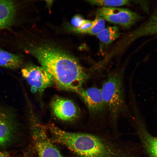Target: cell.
Returning a JSON list of instances; mask_svg holds the SVG:
<instances>
[{
  "label": "cell",
  "instance_id": "cell-1",
  "mask_svg": "<svg viewBox=\"0 0 157 157\" xmlns=\"http://www.w3.org/2000/svg\"><path fill=\"white\" fill-rule=\"evenodd\" d=\"M50 131L56 142L65 146L76 157H133L127 144L108 130L72 132L53 125Z\"/></svg>",
  "mask_w": 157,
  "mask_h": 157
},
{
  "label": "cell",
  "instance_id": "cell-2",
  "mask_svg": "<svg viewBox=\"0 0 157 157\" xmlns=\"http://www.w3.org/2000/svg\"><path fill=\"white\" fill-rule=\"evenodd\" d=\"M31 52L60 89L78 94L89 77L76 58L61 50L44 46L34 47Z\"/></svg>",
  "mask_w": 157,
  "mask_h": 157
},
{
  "label": "cell",
  "instance_id": "cell-3",
  "mask_svg": "<svg viewBox=\"0 0 157 157\" xmlns=\"http://www.w3.org/2000/svg\"><path fill=\"white\" fill-rule=\"evenodd\" d=\"M123 72L110 74L101 88L106 108L109 113V130L114 135L120 136L118 127L120 116L127 112L123 83Z\"/></svg>",
  "mask_w": 157,
  "mask_h": 157
},
{
  "label": "cell",
  "instance_id": "cell-4",
  "mask_svg": "<svg viewBox=\"0 0 157 157\" xmlns=\"http://www.w3.org/2000/svg\"><path fill=\"white\" fill-rule=\"evenodd\" d=\"M31 126L38 157H63L48 137L44 126L41 123L33 118Z\"/></svg>",
  "mask_w": 157,
  "mask_h": 157
},
{
  "label": "cell",
  "instance_id": "cell-5",
  "mask_svg": "<svg viewBox=\"0 0 157 157\" xmlns=\"http://www.w3.org/2000/svg\"><path fill=\"white\" fill-rule=\"evenodd\" d=\"M21 73L34 93L40 94L53 83L50 74L42 66L27 65L22 69Z\"/></svg>",
  "mask_w": 157,
  "mask_h": 157
},
{
  "label": "cell",
  "instance_id": "cell-6",
  "mask_svg": "<svg viewBox=\"0 0 157 157\" xmlns=\"http://www.w3.org/2000/svg\"><path fill=\"white\" fill-rule=\"evenodd\" d=\"M97 16L111 23L129 28L141 19L138 14L129 9L115 7H103L97 11Z\"/></svg>",
  "mask_w": 157,
  "mask_h": 157
},
{
  "label": "cell",
  "instance_id": "cell-7",
  "mask_svg": "<svg viewBox=\"0 0 157 157\" xmlns=\"http://www.w3.org/2000/svg\"><path fill=\"white\" fill-rule=\"evenodd\" d=\"M15 112L13 109L0 105V147L10 144L16 131Z\"/></svg>",
  "mask_w": 157,
  "mask_h": 157
},
{
  "label": "cell",
  "instance_id": "cell-8",
  "mask_svg": "<svg viewBox=\"0 0 157 157\" xmlns=\"http://www.w3.org/2000/svg\"><path fill=\"white\" fill-rule=\"evenodd\" d=\"M50 106L53 115L61 120L74 122L81 117L79 110L74 102L69 99L56 96L51 101Z\"/></svg>",
  "mask_w": 157,
  "mask_h": 157
},
{
  "label": "cell",
  "instance_id": "cell-9",
  "mask_svg": "<svg viewBox=\"0 0 157 157\" xmlns=\"http://www.w3.org/2000/svg\"><path fill=\"white\" fill-rule=\"evenodd\" d=\"M78 94L86 106L91 119L98 117L105 110L106 107L101 89L95 87L82 88Z\"/></svg>",
  "mask_w": 157,
  "mask_h": 157
},
{
  "label": "cell",
  "instance_id": "cell-10",
  "mask_svg": "<svg viewBox=\"0 0 157 157\" xmlns=\"http://www.w3.org/2000/svg\"><path fill=\"white\" fill-rule=\"evenodd\" d=\"M157 35V9L145 23L129 35L128 42L129 44L142 37Z\"/></svg>",
  "mask_w": 157,
  "mask_h": 157
},
{
  "label": "cell",
  "instance_id": "cell-11",
  "mask_svg": "<svg viewBox=\"0 0 157 157\" xmlns=\"http://www.w3.org/2000/svg\"><path fill=\"white\" fill-rule=\"evenodd\" d=\"M15 6L12 1L0 0V29L9 28L14 21Z\"/></svg>",
  "mask_w": 157,
  "mask_h": 157
},
{
  "label": "cell",
  "instance_id": "cell-12",
  "mask_svg": "<svg viewBox=\"0 0 157 157\" xmlns=\"http://www.w3.org/2000/svg\"><path fill=\"white\" fill-rule=\"evenodd\" d=\"M22 63V58L20 56L0 49V66L16 69L19 68Z\"/></svg>",
  "mask_w": 157,
  "mask_h": 157
},
{
  "label": "cell",
  "instance_id": "cell-13",
  "mask_svg": "<svg viewBox=\"0 0 157 157\" xmlns=\"http://www.w3.org/2000/svg\"><path fill=\"white\" fill-rule=\"evenodd\" d=\"M140 130V137L148 153L151 157H157V137L151 136L142 127Z\"/></svg>",
  "mask_w": 157,
  "mask_h": 157
},
{
  "label": "cell",
  "instance_id": "cell-14",
  "mask_svg": "<svg viewBox=\"0 0 157 157\" xmlns=\"http://www.w3.org/2000/svg\"><path fill=\"white\" fill-rule=\"evenodd\" d=\"M118 28L116 26H109L105 28L96 35L99 40L106 44H109L117 38L119 36Z\"/></svg>",
  "mask_w": 157,
  "mask_h": 157
},
{
  "label": "cell",
  "instance_id": "cell-15",
  "mask_svg": "<svg viewBox=\"0 0 157 157\" xmlns=\"http://www.w3.org/2000/svg\"><path fill=\"white\" fill-rule=\"evenodd\" d=\"M128 0H88L90 3L104 7H115L129 4L130 3Z\"/></svg>",
  "mask_w": 157,
  "mask_h": 157
},
{
  "label": "cell",
  "instance_id": "cell-16",
  "mask_svg": "<svg viewBox=\"0 0 157 157\" xmlns=\"http://www.w3.org/2000/svg\"><path fill=\"white\" fill-rule=\"evenodd\" d=\"M92 22V25L86 34L96 35L105 28V20L102 17L97 16Z\"/></svg>",
  "mask_w": 157,
  "mask_h": 157
},
{
  "label": "cell",
  "instance_id": "cell-17",
  "mask_svg": "<svg viewBox=\"0 0 157 157\" xmlns=\"http://www.w3.org/2000/svg\"><path fill=\"white\" fill-rule=\"evenodd\" d=\"M85 19L80 15L74 16L71 21V30L78 28L81 25Z\"/></svg>",
  "mask_w": 157,
  "mask_h": 157
},
{
  "label": "cell",
  "instance_id": "cell-18",
  "mask_svg": "<svg viewBox=\"0 0 157 157\" xmlns=\"http://www.w3.org/2000/svg\"><path fill=\"white\" fill-rule=\"evenodd\" d=\"M10 154L8 152L3 151L0 152V157H9Z\"/></svg>",
  "mask_w": 157,
  "mask_h": 157
}]
</instances>
